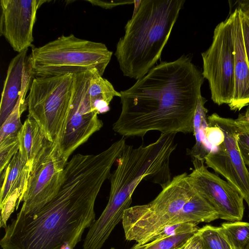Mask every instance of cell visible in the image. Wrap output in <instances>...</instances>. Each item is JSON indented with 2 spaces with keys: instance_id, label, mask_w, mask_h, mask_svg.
Instances as JSON below:
<instances>
[{
  "instance_id": "24",
  "label": "cell",
  "mask_w": 249,
  "mask_h": 249,
  "mask_svg": "<svg viewBox=\"0 0 249 249\" xmlns=\"http://www.w3.org/2000/svg\"><path fill=\"white\" fill-rule=\"evenodd\" d=\"M195 233H187L152 240L142 245L136 244L130 249H174L184 244Z\"/></svg>"
},
{
  "instance_id": "34",
  "label": "cell",
  "mask_w": 249,
  "mask_h": 249,
  "mask_svg": "<svg viewBox=\"0 0 249 249\" xmlns=\"http://www.w3.org/2000/svg\"><path fill=\"white\" fill-rule=\"evenodd\" d=\"M248 169H249V167H248ZM248 207H249V206Z\"/></svg>"
},
{
  "instance_id": "18",
  "label": "cell",
  "mask_w": 249,
  "mask_h": 249,
  "mask_svg": "<svg viewBox=\"0 0 249 249\" xmlns=\"http://www.w3.org/2000/svg\"><path fill=\"white\" fill-rule=\"evenodd\" d=\"M219 218L215 210L195 189L192 197L168 226L183 223L197 224L200 222H210Z\"/></svg>"
},
{
  "instance_id": "26",
  "label": "cell",
  "mask_w": 249,
  "mask_h": 249,
  "mask_svg": "<svg viewBox=\"0 0 249 249\" xmlns=\"http://www.w3.org/2000/svg\"><path fill=\"white\" fill-rule=\"evenodd\" d=\"M206 141L212 147L216 148L224 141V134L222 129L218 126L209 125L206 127L205 131Z\"/></svg>"
},
{
  "instance_id": "12",
  "label": "cell",
  "mask_w": 249,
  "mask_h": 249,
  "mask_svg": "<svg viewBox=\"0 0 249 249\" xmlns=\"http://www.w3.org/2000/svg\"><path fill=\"white\" fill-rule=\"evenodd\" d=\"M194 169L189 175L196 191L213 207L220 219L239 221L244 212V198L227 181L209 171L204 161L193 160Z\"/></svg>"
},
{
  "instance_id": "16",
  "label": "cell",
  "mask_w": 249,
  "mask_h": 249,
  "mask_svg": "<svg viewBox=\"0 0 249 249\" xmlns=\"http://www.w3.org/2000/svg\"><path fill=\"white\" fill-rule=\"evenodd\" d=\"M234 45V91L231 110L239 111L249 105V64L245 52L241 12L236 8L232 12Z\"/></svg>"
},
{
  "instance_id": "4",
  "label": "cell",
  "mask_w": 249,
  "mask_h": 249,
  "mask_svg": "<svg viewBox=\"0 0 249 249\" xmlns=\"http://www.w3.org/2000/svg\"><path fill=\"white\" fill-rule=\"evenodd\" d=\"M184 0H142L126 23L115 55L123 75L139 80L160 58Z\"/></svg>"
},
{
  "instance_id": "2",
  "label": "cell",
  "mask_w": 249,
  "mask_h": 249,
  "mask_svg": "<svg viewBox=\"0 0 249 249\" xmlns=\"http://www.w3.org/2000/svg\"><path fill=\"white\" fill-rule=\"evenodd\" d=\"M204 80L189 55L161 62L120 92L121 111L113 130L124 137H143L153 130L165 134L193 132Z\"/></svg>"
},
{
  "instance_id": "32",
  "label": "cell",
  "mask_w": 249,
  "mask_h": 249,
  "mask_svg": "<svg viewBox=\"0 0 249 249\" xmlns=\"http://www.w3.org/2000/svg\"><path fill=\"white\" fill-rule=\"evenodd\" d=\"M244 249H249V242L248 243V244L247 245V246H246V247L244 248Z\"/></svg>"
},
{
  "instance_id": "13",
  "label": "cell",
  "mask_w": 249,
  "mask_h": 249,
  "mask_svg": "<svg viewBox=\"0 0 249 249\" xmlns=\"http://www.w3.org/2000/svg\"><path fill=\"white\" fill-rule=\"evenodd\" d=\"M45 0H1L0 33L18 53L28 49L37 10Z\"/></svg>"
},
{
  "instance_id": "23",
  "label": "cell",
  "mask_w": 249,
  "mask_h": 249,
  "mask_svg": "<svg viewBox=\"0 0 249 249\" xmlns=\"http://www.w3.org/2000/svg\"><path fill=\"white\" fill-rule=\"evenodd\" d=\"M206 249H233L220 227L206 225L197 231Z\"/></svg>"
},
{
  "instance_id": "6",
  "label": "cell",
  "mask_w": 249,
  "mask_h": 249,
  "mask_svg": "<svg viewBox=\"0 0 249 249\" xmlns=\"http://www.w3.org/2000/svg\"><path fill=\"white\" fill-rule=\"evenodd\" d=\"M195 192L189 175L183 173L174 177L150 203L130 207L122 220L126 240L148 242L168 225Z\"/></svg>"
},
{
  "instance_id": "21",
  "label": "cell",
  "mask_w": 249,
  "mask_h": 249,
  "mask_svg": "<svg viewBox=\"0 0 249 249\" xmlns=\"http://www.w3.org/2000/svg\"><path fill=\"white\" fill-rule=\"evenodd\" d=\"M26 96L20 97L11 112L0 128V142L16 138L22 127L20 118L22 113L27 108Z\"/></svg>"
},
{
  "instance_id": "29",
  "label": "cell",
  "mask_w": 249,
  "mask_h": 249,
  "mask_svg": "<svg viewBox=\"0 0 249 249\" xmlns=\"http://www.w3.org/2000/svg\"><path fill=\"white\" fill-rule=\"evenodd\" d=\"M180 249H206L197 231L181 246Z\"/></svg>"
},
{
  "instance_id": "11",
  "label": "cell",
  "mask_w": 249,
  "mask_h": 249,
  "mask_svg": "<svg viewBox=\"0 0 249 249\" xmlns=\"http://www.w3.org/2000/svg\"><path fill=\"white\" fill-rule=\"evenodd\" d=\"M94 71L96 70L74 74V90L71 108L65 131L59 145L60 153L67 161L79 146L86 142L103 125L88 93L90 79Z\"/></svg>"
},
{
  "instance_id": "1",
  "label": "cell",
  "mask_w": 249,
  "mask_h": 249,
  "mask_svg": "<svg viewBox=\"0 0 249 249\" xmlns=\"http://www.w3.org/2000/svg\"><path fill=\"white\" fill-rule=\"evenodd\" d=\"M114 163L104 152L73 156L57 195L35 214L19 211L4 228L1 248L74 249L96 220L95 200Z\"/></svg>"
},
{
  "instance_id": "22",
  "label": "cell",
  "mask_w": 249,
  "mask_h": 249,
  "mask_svg": "<svg viewBox=\"0 0 249 249\" xmlns=\"http://www.w3.org/2000/svg\"><path fill=\"white\" fill-rule=\"evenodd\" d=\"M220 227L233 249H244L249 242V223H223Z\"/></svg>"
},
{
  "instance_id": "25",
  "label": "cell",
  "mask_w": 249,
  "mask_h": 249,
  "mask_svg": "<svg viewBox=\"0 0 249 249\" xmlns=\"http://www.w3.org/2000/svg\"><path fill=\"white\" fill-rule=\"evenodd\" d=\"M18 137L0 142V173L2 175L14 155L19 151Z\"/></svg>"
},
{
  "instance_id": "3",
  "label": "cell",
  "mask_w": 249,
  "mask_h": 249,
  "mask_svg": "<svg viewBox=\"0 0 249 249\" xmlns=\"http://www.w3.org/2000/svg\"><path fill=\"white\" fill-rule=\"evenodd\" d=\"M175 133H161L154 142L134 148L125 145L109 178L108 203L97 219L103 229L112 231L122 220L132 202V196L140 183L150 180L162 189L171 181L170 157L177 147Z\"/></svg>"
},
{
  "instance_id": "19",
  "label": "cell",
  "mask_w": 249,
  "mask_h": 249,
  "mask_svg": "<svg viewBox=\"0 0 249 249\" xmlns=\"http://www.w3.org/2000/svg\"><path fill=\"white\" fill-rule=\"evenodd\" d=\"M206 102L207 100L201 94L198 96L193 120V133L196 142L191 149L187 150L188 155L193 160L204 161L206 156L210 151L205 135V129L208 126V109L205 107Z\"/></svg>"
},
{
  "instance_id": "17",
  "label": "cell",
  "mask_w": 249,
  "mask_h": 249,
  "mask_svg": "<svg viewBox=\"0 0 249 249\" xmlns=\"http://www.w3.org/2000/svg\"><path fill=\"white\" fill-rule=\"evenodd\" d=\"M21 158L32 168L49 141L38 124L28 117L18 134Z\"/></svg>"
},
{
  "instance_id": "5",
  "label": "cell",
  "mask_w": 249,
  "mask_h": 249,
  "mask_svg": "<svg viewBox=\"0 0 249 249\" xmlns=\"http://www.w3.org/2000/svg\"><path fill=\"white\" fill-rule=\"evenodd\" d=\"M30 55L35 77L75 74L96 70L102 76L112 55L106 45L71 34L38 47Z\"/></svg>"
},
{
  "instance_id": "15",
  "label": "cell",
  "mask_w": 249,
  "mask_h": 249,
  "mask_svg": "<svg viewBox=\"0 0 249 249\" xmlns=\"http://www.w3.org/2000/svg\"><path fill=\"white\" fill-rule=\"evenodd\" d=\"M25 50L10 61L4 80L0 104V124L3 123L15 107L18 99L26 96L33 79L30 55Z\"/></svg>"
},
{
  "instance_id": "14",
  "label": "cell",
  "mask_w": 249,
  "mask_h": 249,
  "mask_svg": "<svg viewBox=\"0 0 249 249\" xmlns=\"http://www.w3.org/2000/svg\"><path fill=\"white\" fill-rule=\"evenodd\" d=\"M31 167L18 151L0 175V227L5 228L15 208L17 210L26 190Z\"/></svg>"
},
{
  "instance_id": "8",
  "label": "cell",
  "mask_w": 249,
  "mask_h": 249,
  "mask_svg": "<svg viewBox=\"0 0 249 249\" xmlns=\"http://www.w3.org/2000/svg\"><path fill=\"white\" fill-rule=\"evenodd\" d=\"M232 13L215 27L209 48L202 53L204 78L209 83L211 99L218 105H230L234 91V45Z\"/></svg>"
},
{
  "instance_id": "31",
  "label": "cell",
  "mask_w": 249,
  "mask_h": 249,
  "mask_svg": "<svg viewBox=\"0 0 249 249\" xmlns=\"http://www.w3.org/2000/svg\"><path fill=\"white\" fill-rule=\"evenodd\" d=\"M237 7L240 11L249 18V0H241L236 1Z\"/></svg>"
},
{
  "instance_id": "9",
  "label": "cell",
  "mask_w": 249,
  "mask_h": 249,
  "mask_svg": "<svg viewBox=\"0 0 249 249\" xmlns=\"http://www.w3.org/2000/svg\"><path fill=\"white\" fill-rule=\"evenodd\" d=\"M67 162L59 144L48 142L33 165L20 211L35 214L54 197L63 183Z\"/></svg>"
},
{
  "instance_id": "10",
  "label": "cell",
  "mask_w": 249,
  "mask_h": 249,
  "mask_svg": "<svg viewBox=\"0 0 249 249\" xmlns=\"http://www.w3.org/2000/svg\"><path fill=\"white\" fill-rule=\"evenodd\" d=\"M208 124L219 127L224 134V141L206 156L207 167L224 177L243 196L249 206V171L245 164L237 144L240 132L235 120L214 113L207 117Z\"/></svg>"
},
{
  "instance_id": "7",
  "label": "cell",
  "mask_w": 249,
  "mask_h": 249,
  "mask_svg": "<svg viewBox=\"0 0 249 249\" xmlns=\"http://www.w3.org/2000/svg\"><path fill=\"white\" fill-rule=\"evenodd\" d=\"M74 74L35 77L27 97L28 116L39 125L47 140L59 145L71 108Z\"/></svg>"
},
{
  "instance_id": "20",
  "label": "cell",
  "mask_w": 249,
  "mask_h": 249,
  "mask_svg": "<svg viewBox=\"0 0 249 249\" xmlns=\"http://www.w3.org/2000/svg\"><path fill=\"white\" fill-rule=\"evenodd\" d=\"M88 93L91 103L99 114L109 110V104L115 96L121 97L111 83L94 71L90 77Z\"/></svg>"
},
{
  "instance_id": "35",
  "label": "cell",
  "mask_w": 249,
  "mask_h": 249,
  "mask_svg": "<svg viewBox=\"0 0 249 249\" xmlns=\"http://www.w3.org/2000/svg\"><path fill=\"white\" fill-rule=\"evenodd\" d=\"M114 249V248H111V249Z\"/></svg>"
},
{
  "instance_id": "28",
  "label": "cell",
  "mask_w": 249,
  "mask_h": 249,
  "mask_svg": "<svg viewBox=\"0 0 249 249\" xmlns=\"http://www.w3.org/2000/svg\"><path fill=\"white\" fill-rule=\"evenodd\" d=\"M240 12L245 52L249 64V18L244 15L241 11Z\"/></svg>"
},
{
  "instance_id": "30",
  "label": "cell",
  "mask_w": 249,
  "mask_h": 249,
  "mask_svg": "<svg viewBox=\"0 0 249 249\" xmlns=\"http://www.w3.org/2000/svg\"><path fill=\"white\" fill-rule=\"evenodd\" d=\"M93 5L98 6L103 8L110 9L114 7L124 5L130 4L134 3V0H116L111 1H101V0H87Z\"/></svg>"
},
{
  "instance_id": "27",
  "label": "cell",
  "mask_w": 249,
  "mask_h": 249,
  "mask_svg": "<svg viewBox=\"0 0 249 249\" xmlns=\"http://www.w3.org/2000/svg\"><path fill=\"white\" fill-rule=\"evenodd\" d=\"M237 144L245 164L249 167V132H239Z\"/></svg>"
},
{
  "instance_id": "33",
  "label": "cell",
  "mask_w": 249,
  "mask_h": 249,
  "mask_svg": "<svg viewBox=\"0 0 249 249\" xmlns=\"http://www.w3.org/2000/svg\"><path fill=\"white\" fill-rule=\"evenodd\" d=\"M182 245H181V246H179V247H177V248H175V249H181V246H182Z\"/></svg>"
}]
</instances>
